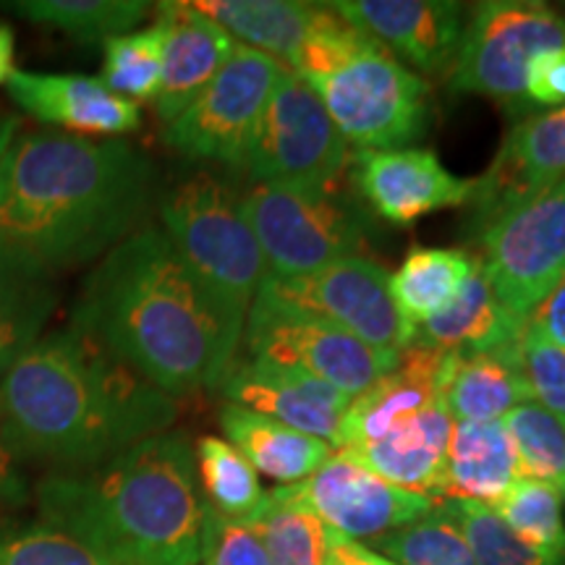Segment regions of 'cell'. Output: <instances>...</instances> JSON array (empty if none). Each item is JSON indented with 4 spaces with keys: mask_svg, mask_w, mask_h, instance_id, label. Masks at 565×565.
<instances>
[{
    "mask_svg": "<svg viewBox=\"0 0 565 565\" xmlns=\"http://www.w3.org/2000/svg\"><path fill=\"white\" fill-rule=\"evenodd\" d=\"M152 181L124 139L17 131L0 160V236L53 273L87 265L131 236Z\"/></svg>",
    "mask_w": 565,
    "mask_h": 565,
    "instance_id": "cell-3",
    "label": "cell"
},
{
    "mask_svg": "<svg viewBox=\"0 0 565 565\" xmlns=\"http://www.w3.org/2000/svg\"><path fill=\"white\" fill-rule=\"evenodd\" d=\"M526 103L561 108L565 105V47L547 51L529 63L526 71Z\"/></svg>",
    "mask_w": 565,
    "mask_h": 565,
    "instance_id": "cell-41",
    "label": "cell"
},
{
    "mask_svg": "<svg viewBox=\"0 0 565 565\" xmlns=\"http://www.w3.org/2000/svg\"><path fill=\"white\" fill-rule=\"evenodd\" d=\"M242 343L249 356L315 374L351 398L393 372L401 359V353L372 349L338 324L267 296H254Z\"/></svg>",
    "mask_w": 565,
    "mask_h": 565,
    "instance_id": "cell-10",
    "label": "cell"
},
{
    "mask_svg": "<svg viewBox=\"0 0 565 565\" xmlns=\"http://www.w3.org/2000/svg\"><path fill=\"white\" fill-rule=\"evenodd\" d=\"M328 9L374 38L401 63L429 76L450 74L466 11L454 0H338Z\"/></svg>",
    "mask_w": 565,
    "mask_h": 565,
    "instance_id": "cell-17",
    "label": "cell"
},
{
    "mask_svg": "<svg viewBox=\"0 0 565 565\" xmlns=\"http://www.w3.org/2000/svg\"><path fill=\"white\" fill-rule=\"evenodd\" d=\"M286 66L254 47L236 45L202 95L166 126V141L189 160L244 168L246 150Z\"/></svg>",
    "mask_w": 565,
    "mask_h": 565,
    "instance_id": "cell-12",
    "label": "cell"
},
{
    "mask_svg": "<svg viewBox=\"0 0 565 565\" xmlns=\"http://www.w3.org/2000/svg\"><path fill=\"white\" fill-rule=\"evenodd\" d=\"M13 71V30L0 24V84H9Z\"/></svg>",
    "mask_w": 565,
    "mask_h": 565,
    "instance_id": "cell-45",
    "label": "cell"
},
{
    "mask_svg": "<svg viewBox=\"0 0 565 565\" xmlns=\"http://www.w3.org/2000/svg\"><path fill=\"white\" fill-rule=\"evenodd\" d=\"M524 324L526 320L508 312L498 301L479 267L448 309L416 328L412 345L456 353V356H475L519 343Z\"/></svg>",
    "mask_w": 565,
    "mask_h": 565,
    "instance_id": "cell-25",
    "label": "cell"
},
{
    "mask_svg": "<svg viewBox=\"0 0 565 565\" xmlns=\"http://www.w3.org/2000/svg\"><path fill=\"white\" fill-rule=\"evenodd\" d=\"M529 322L542 335H547L550 341L565 349V275L555 282L553 291L540 301V307L529 315Z\"/></svg>",
    "mask_w": 565,
    "mask_h": 565,
    "instance_id": "cell-42",
    "label": "cell"
},
{
    "mask_svg": "<svg viewBox=\"0 0 565 565\" xmlns=\"http://www.w3.org/2000/svg\"><path fill=\"white\" fill-rule=\"evenodd\" d=\"M200 565H267V555L249 521H228L207 508Z\"/></svg>",
    "mask_w": 565,
    "mask_h": 565,
    "instance_id": "cell-40",
    "label": "cell"
},
{
    "mask_svg": "<svg viewBox=\"0 0 565 565\" xmlns=\"http://www.w3.org/2000/svg\"><path fill=\"white\" fill-rule=\"evenodd\" d=\"M492 294L521 320L565 275V179L511 204L475 236Z\"/></svg>",
    "mask_w": 565,
    "mask_h": 565,
    "instance_id": "cell-9",
    "label": "cell"
},
{
    "mask_svg": "<svg viewBox=\"0 0 565 565\" xmlns=\"http://www.w3.org/2000/svg\"><path fill=\"white\" fill-rule=\"evenodd\" d=\"M372 550L398 565H477L448 500L437 503L414 524L374 540Z\"/></svg>",
    "mask_w": 565,
    "mask_h": 565,
    "instance_id": "cell-33",
    "label": "cell"
},
{
    "mask_svg": "<svg viewBox=\"0 0 565 565\" xmlns=\"http://www.w3.org/2000/svg\"><path fill=\"white\" fill-rule=\"evenodd\" d=\"M26 498L24 477L19 475V461L0 440V505H19Z\"/></svg>",
    "mask_w": 565,
    "mask_h": 565,
    "instance_id": "cell-43",
    "label": "cell"
},
{
    "mask_svg": "<svg viewBox=\"0 0 565 565\" xmlns=\"http://www.w3.org/2000/svg\"><path fill=\"white\" fill-rule=\"evenodd\" d=\"M454 424L440 401L412 419L401 422L380 440L335 454H345L401 490L429 494L437 500V494L445 490V463H448Z\"/></svg>",
    "mask_w": 565,
    "mask_h": 565,
    "instance_id": "cell-22",
    "label": "cell"
},
{
    "mask_svg": "<svg viewBox=\"0 0 565 565\" xmlns=\"http://www.w3.org/2000/svg\"><path fill=\"white\" fill-rule=\"evenodd\" d=\"M454 364L456 353L422 349V345H408L406 351H401L398 366L351 401L341 422L335 450L364 448L401 422L440 404L445 380Z\"/></svg>",
    "mask_w": 565,
    "mask_h": 565,
    "instance_id": "cell-19",
    "label": "cell"
},
{
    "mask_svg": "<svg viewBox=\"0 0 565 565\" xmlns=\"http://www.w3.org/2000/svg\"><path fill=\"white\" fill-rule=\"evenodd\" d=\"M55 307V273L0 236V377L40 341Z\"/></svg>",
    "mask_w": 565,
    "mask_h": 565,
    "instance_id": "cell-23",
    "label": "cell"
},
{
    "mask_svg": "<svg viewBox=\"0 0 565 565\" xmlns=\"http://www.w3.org/2000/svg\"><path fill=\"white\" fill-rule=\"evenodd\" d=\"M519 456L521 477L553 487L565 498V419L536 401L515 406L503 416Z\"/></svg>",
    "mask_w": 565,
    "mask_h": 565,
    "instance_id": "cell-34",
    "label": "cell"
},
{
    "mask_svg": "<svg viewBox=\"0 0 565 565\" xmlns=\"http://www.w3.org/2000/svg\"><path fill=\"white\" fill-rule=\"evenodd\" d=\"M175 414V398L71 324L42 335L0 377V440L51 475L95 469L168 433Z\"/></svg>",
    "mask_w": 565,
    "mask_h": 565,
    "instance_id": "cell-2",
    "label": "cell"
},
{
    "mask_svg": "<svg viewBox=\"0 0 565 565\" xmlns=\"http://www.w3.org/2000/svg\"><path fill=\"white\" fill-rule=\"evenodd\" d=\"M526 401L534 398L521 366L519 343L475 356H456L443 387V406L454 422L503 419Z\"/></svg>",
    "mask_w": 565,
    "mask_h": 565,
    "instance_id": "cell-27",
    "label": "cell"
},
{
    "mask_svg": "<svg viewBox=\"0 0 565 565\" xmlns=\"http://www.w3.org/2000/svg\"><path fill=\"white\" fill-rule=\"evenodd\" d=\"M0 565H118L45 521H0Z\"/></svg>",
    "mask_w": 565,
    "mask_h": 565,
    "instance_id": "cell-37",
    "label": "cell"
},
{
    "mask_svg": "<svg viewBox=\"0 0 565 565\" xmlns=\"http://www.w3.org/2000/svg\"><path fill=\"white\" fill-rule=\"evenodd\" d=\"M519 479V456L503 419L454 424L445 463V500L494 505Z\"/></svg>",
    "mask_w": 565,
    "mask_h": 565,
    "instance_id": "cell-24",
    "label": "cell"
},
{
    "mask_svg": "<svg viewBox=\"0 0 565 565\" xmlns=\"http://www.w3.org/2000/svg\"><path fill=\"white\" fill-rule=\"evenodd\" d=\"M40 521L118 565H200L207 503L186 435L160 433L38 484Z\"/></svg>",
    "mask_w": 565,
    "mask_h": 565,
    "instance_id": "cell-4",
    "label": "cell"
},
{
    "mask_svg": "<svg viewBox=\"0 0 565 565\" xmlns=\"http://www.w3.org/2000/svg\"><path fill=\"white\" fill-rule=\"evenodd\" d=\"M162 47H166V26L160 19L147 30L105 40L100 82L118 97L137 105L154 100L162 76Z\"/></svg>",
    "mask_w": 565,
    "mask_h": 565,
    "instance_id": "cell-35",
    "label": "cell"
},
{
    "mask_svg": "<svg viewBox=\"0 0 565 565\" xmlns=\"http://www.w3.org/2000/svg\"><path fill=\"white\" fill-rule=\"evenodd\" d=\"M158 9V19L166 26V47L160 89L152 103L158 118L168 126L215 79L238 42L192 3H160Z\"/></svg>",
    "mask_w": 565,
    "mask_h": 565,
    "instance_id": "cell-21",
    "label": "cell"
},
{
    "mask_svg": "<svg viewBox=\"0 0 565 565\" xmlns=\"http://www.w3.org/2000/svg\"><path fill=\"white\" fill-rule=\"evenodd\" d=\"M565 179V105L534 113L508 134L471 194L475 236L511 204Z\"/></svg>",
    "mask_w": 565,
    "mask_h": 565,
    "instance_id": "cell-18",
    "label": "cell"
},
{
    "mask_svg": "<svg viewBox=\"0 0 565 565\" xmlns=\"http://www.w3.org/2000/svg\"><path fill=\"white\" fill-rule=\"evenodd\" d=\"M257 296L307 309L377 351L401 353L414 343L416 330L393 301L391 275L366 257L341 259L299 278L267 273Z\"/></svg>",
    "mask_w": 565,
    "mask_h": 565,
    "instance_id": "cell-13",
    "label": "cell"
},
{
    "mask_svg": "<svg viewBox=\"0 0 565 565\" xmlns=\"http://www.w3.org/2000/svg\"><path fill=\"white\" fill-rule=\"evenodd\" d=\"M221 427L257 475L278 479L282 487L309 479L333 456V448L320 437L299 433L236 404L221 408Z\"/></svg>",
    "mask_w": 565,
    "mask_h": 565,
    "instance_id": "cell-26",
    "label": "cell"
},
{
    "mask_svg": "<svg viewBox=\"0 0 565 565\" xmlns=\"http://www.w3.org/2000/svg\"><path fill=\"white\" fill-rule=\"evenodd\" d=\"M196 11L223 26L238 45L270 55L288 68L312 24L317 3L299 0H202Z\"/></svg>",
    "mask_w": 565,
    "mask_h": 565,
    "instance_id": "cell-28",
    "label": "cell"
},
{
    "mask_svg": "<svg viewBox=\"0 0 565 565\" xmlns=\"http://www.w3.org/2000/svg\"><path fill=\"white\" fill-rule=\"evenodd\" d=\"M330 553L343 557V561H349L353 565H398V563H393L391 557L374 553L372 547L362 545V542L345 540V536L335 534L333 529H330Z\"/></svg>",
    "mask_w": 565,
    "mask_h": 565,
    "instance_id": "cell-44",
    "label": "cell"
},
{
    "mask_svg": "<svg viewBox=\"0 0 565 565\" xmlns=\"http://www.w3.org/2000/svg\"><path fill=\"white\" fill-rule=\"evenodd\" d=\"M521 366H524L526 383L532 387V398L547 412L565 419V349L542 335L526 320L519 338Z\"/></svg>",
    "mask_w": 565,
    "mask_h": 565,
    "instance_id": "cell-39",
    "label": "cell"
},
{
    "mask_svg": "<svg viewBox=\"0 0 565 565\" xmlns=\"http://www.w3.org/2000/svg\"><path fill=\"white\" fill-rule=\"evenodd\" d=\"M359 200L393 225H412L429 212L466 207L477 179H458L433 150H362L349 162Z\"/></svg>",
    "mask_w": 565,
    "mask_h": 565,
    "instance_id": "cell-15",
    "label": "cell"
},
{
    "mask_svg": "<svg viewBox=\"0 0 565 565\" xmlns=\"http://www.w3.org/2000/svg\"><path fill=\"white\" fill-rule=\"evenodd\" d=\"M490 508L526 545L542 550V553L553 555L557 561H565L563 498L553 487L521 477Z\"/></svg>",
    "mask_w": 565,
    "mask_h": 565,
    "instance_id": "cell-36",
    "label": "cell"
},
{
    "mask_svg": "<svg viewBox=\"0 0 565 565\" xmlns=\"http://www.w3.org/2000/svg\"><path fill=\"white\" fill-rule=\"evenodd\" d=\"M267 273L299 278L362 257L372 242L370 212L338 183H254L242 196Z\"/></svg>",
    "mask_w": 565,
    "mask_h": 565,
    "instance_id": "cell-7",
    "label": "cell"
},
{
    "mask_svg": "<svg viewBox=\"0 0 565 565\" xmlns=\"http://www.w3.org/2000/svg\"><path fill=\"white\" fill-rule=\"evenodd\" d=\"M448 505L469 540L477 565H565V561L526 545L494 515L490 505L475 500H448Z\"/></svg>",
    "mask_w": 565,
    "mask_h": 565,
    "instance_id": "cell-38",
    "label": "cell"
},
{
    "mask_svg": "<svg viewBox=\"0 0 565 565\" xmlns=\"http://www.w3.org/2000/svg\"><path fill=\"white\" fill-rule=\"evenodd\" d=\"M194 458L210 511L228 521H252L267 498L254 466L221 437H202Z\"/></svg>",
    "mask_w": 565,
    "mask_h": 565,
    "instance_id": "cell-32",
    "label": "cell"
},
{
    "mask_svg": "<svg viewBox=\"0 0 565 565\" xmlns=\"http://www.w3.org/2000/svg\"><path fill=\"white\" fill-rule=\"evenodd\" d=\"M71 328L171 398L221 387L244 335V322L225 312L154 225L134 231L89 273Z\"/></svg>",
    "mask_w": 565,
    "mask_h": 565,
    "instance_id": "cell-1",
    "label": "cell"
},
{
    "mask_svg": "<svg viewBox=\"0 0 565 565\" xmlns=\"http://www.w3.org/2000/svg\"><path fill=\"white\" fill-rule=\"evenodd\" d=\"M6 11L19 13L34 24L53 26L71 38L95 42L131 32L150 13L145 0H13Z\"/></svg>",
    "mask_w": 565,
    "mask_h": 565,
    "instance_id": "cell-31",
    "label": "cell"
},
{
    "mask_svg": "<svg viewBox=\"0 0 565 565\" xmlns=\"http://www.w3.org/2000/svg\"><path fill=\"white\" fill-rule=\"evenodd\" d=\"M221 393L228 398V404L320 437L333 450L341 422L353 401L351 395L341 393L315 374L257 356L236 359L223 377Z\"/></svg>",
    "mask_w": 565,
    "mask_h": 565,
    "instance_id": "cell-16",
    "label": "cell"
},
{
    "mask_svg": "<svg viewBox=\"0 0 565 565\" xmlns=\"http://www.w3.org/2000/svg\"><path fill=\"white\" fill-rule=\"evenodd\" d=\"M263 542L267 565H324L330 555V529L286 492H267L263 508L249 521Z\"/></svg>",
    "mask_w": 565,
    "mask_h": 565,
    "instance_id": "cell-30",
    "label": "cell"
},
{
    "mask_svg": "<svg viewBox=\"0 0 565 565\" xmlns=\"http://www.w3.org/2000/svg\"><path fill=\"white\" fill-rule=\"evenodd\" d=\"M17 131H19V121H17V118L3 116V113H0V160H3L6 147L11 145L13 134H17Z\"/></svg>",
    "mask_w": 565,
    "mask_h": 565,
    "instance_id": "cell-46",
    "label": "cell"
},
{
    "mask_svg": "<svg viewBox=\"0 0 565 565\" xmlns=\"http://www.w3.org/2000/svg\"><path fill=\"white\" fill-rule=\"evenodd\" d=\"M324 565H353V563L343 561V557H338V555L330 553V555H328V563H324Z\"/></svg>",
    "mask_w": 565,
    "mask_h": 565,
    "instance_id": "cell-47",
    "label": "cell"
},
{
    "mask_svg": "<svg viewBox=\"0 0 565 565\" xmlns=\"http://www.w3.org/2000/svg\"><path fill=\"white\" fill-rule=\"evenodd\" d=\"M477 270L479 259L469 249H412L398 273L391 275L395 307L416 330L422 322L448 309Z\"/></svg>",
    "mask_w": 565,
    "mask_h": 565,
    "instance_id": "cell-29",
    "label": "cell"
},
{
    "mask_svg": "<svg viewBox=\"0 0 565 565\" xmlns=\"http://www.w3.org/2000/svg\"><path fill=\"white\" fill-rule=\"evenodd\" d=\"M9 95L42 124L61 126L74 137H118L137 131L141 124L137 103L118 97L92 76L13 71Z\"/></svg>",
    "mask_w": 565,
    "mask_h": 565,
    "instance_id": "cell-20",
    "label": "cell"
},
{
    "mask_svg": "<svg viewBox=\"0 0 565 565\" xmlns=\"http://www.w3.org/2000/svg\"><path fill=\"white\" fill-rule=\"evenodd\" d=\"M351 162L328 108L291 68L275 84L244 158L254 183H338Z\"/></svg>",
    "mask_w": 565,
    "mask_h": 565,
    "instance_id": "cell-11",
    "label": "cell"
},
{
    "mask_svg": "<svg viewBox=\"0 0 565 565\" xmlns=\"http://www.w3.org/2000/svg\"><path fill=\"white\" fill-rule=\"evenodd\" d=\"M280 490L309 508L324 526L353 542L380 540L414 524L437 505L429 494L401 490L335 450L312 477Z\"/></svg>",
    "mask_w": 565,
    "mask_h": 565,
    "instance_id": "cell-14",
    "label": "cell"
},
{
    "mask_svg": "<svg viewBox=\"0 0 565 565\" xmlns=\"http://www.w3.org/2000/svg\"><path fill=\"white\" fill-rule=\"evenodd\" d=\"M565 47V17L534 0H487L469 13L450 68V89L526 110V71Z\"/></svg>",
    "mask_w": 565,
    "mask_h": 565,
    "instance_id": "cell-8",
    "label": "cell"
},
{
    "mask_svg": "<svg viewBox=\"0 0 565 565\" xmlns=\"http://www.w3.org/2000/svg\"><path fill=\"white\" fill-rule=\"evenodd\" d=\"M359 150H404L429 126V84L328 3L288 63Z\"/></svg>",
    "mask_w": 565,
    "mask_h": 565,
    "instance_id": "cell-5",
    "label": "cell"
},
{
    "mask_svg": "<svg viewBox=\"0 0 565 565\" xmlns=\"http://www.w3.org/2000/svg\"><path fill=\"white\" fill-rule=\"evenodd\" d=\"M162 233L233 320L246 322L267 275L242 196L212 173H194L160 200Z\"/></svg>",
    "mask_w": 565,
    "mask_h": 565,
    "instance_id": "cell-6",
    "label": "cell"
}]
</instances>
